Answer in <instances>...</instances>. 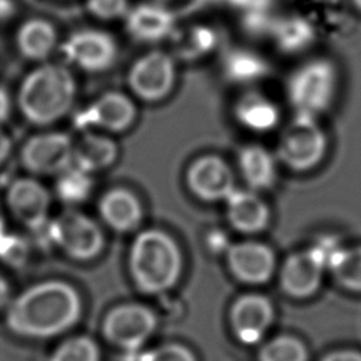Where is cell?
Segmentation results:
<instances>
[{
	"label": "cell",
	"instance_id": "cell-32",
	"mask_svg": "<svg viewBox=\"0 0 361 361\" xmlns=\"http://www.w3.org/2000/svg\"><path fill=\"white\" fill-rule=\"evenodd\" d=\"M89 13L100 20H116L126 17L130 10L128 0H86Z\"/></svg>",
	"mask_w": 361,
	"mask_h": 361
},
{
	"label": "cell",
	"instance_id": "cell-17",
	"mask_svg": "<svg viewBox=\"0 0 361 361\" xmlns=\"http://www.w3.org/2000/svg\"><path fill=\"white\" fill-rule=\"evenodd\" d=\"M324 265L310 251L290 254L281 269L282 289L295 298H306L314 293L322 281Z\"/></svg>",
	"mask_w": 361,
	"mask_h": 361
},
{
	"label": "cell",
	"instance_id": "cell-2",
	"mask_svg": "<svg viewBox=\"0 0 361 361\" xmlns=\"http://www.w3.org/2000/svg\"><path fill=\"white\" fill-rule=\"evenodd\" d=\"M76 97L71 71L59 63H41L20 83L17 106L31 124L45 127L69 113Z\"/></svg>",
	"mask_w": 361,
	"mask_h": 361
},
{
	"label": "cell",
	"instance_id": "cell-29",
	"mask_svg": "<svg viewBox=\"0 0 361 361\" xmlns=\"http://www.w3.org/2000/svg\"><path fill=\"white\" fill-rule=\"evenodd\" d=\"M276 41L286 51H296L312 41V31L300 20L283 21L276 28Z\"/></svg>",
	"mask_w": 361,
	"mask_h": 361
},
{
	"label": "cell",
	"instance_id": "cell-12",
	"mask_svg": "<svg viewBox=\"0 0 361 361\" xmlns=\"http://www.w3.org/2000/svg\"><path fill=\"white\" fill-rule=\"evenodd\" d=\"M155 317L141 305H123L113 309L104 320L106 337L124 348L141 345L152 333Z\"/></svg>",
	"mask_w": 361,
	"mask_h": 361
},
{
	"label": "cell",
	"instance_id": "cell-31",
	"mask_svg": "<svg viewBox=\"0 0 361 361\" xmlns=\"http://www.w3.org/2000/svg\"><path fill=\"white\" fill-rule=\"evenodd\" d=\"M28 258V243L18 234L6 233L0 238V259L11 267L23 265Z\"/></svg>",
	"mask_w": 361,
	"mask_h": 361
},
{
	"label": "cell",
	"instance_id": "cell-40",
	"mask_svg": "<svg viewBox=\"0 0 361 361\" xmlns=\"http://www.w3.org/2000/svg\"><path fill=\"white\" fill-rule=\"evenodd\" d=\"M353 3L355 4V7H357L358 10H361V0H353Z\"/></svg>",
	"mask_w": 361,
	"mask_h": 361
},
{
	"label": "cell",
	"instance_id": "cell-39",
	"mask_svg": "<svg viewBox=\"0 0 361 361\" xmlns=\"http://www.w3.org/2000/svg\"><path fill=\"white\" fill-rule=\"evenodd\" d=\"M7 233V223H6V214H4V204L0 200V238Z\"/></svg>",
	"mask_w": 361,
	"mask_h": 361
},
{
	"label": "cell",
	"instance_id": "cell-19",
	"mask_svg": "<svg viewBox=\"0 0 361 361\" xmlns=\"http://www.w3.org/2000/svg\"><path fill=\"white\" fill-rule=\"evenodd\" d=\"M230 224L243 233H258L268 226L269 209L252 190L234 189L224 200Z\"/></svg>",
	"mask_w": 361,
	"mask_h": 361
},
{
	"label": "cell",
	"instance_id": "cell-3",
	"mask_svg": "<svg viewBox=\"0 0 361 361\" xmlns=\"http://www.w3.org/2000/svg\"><path fill=\"white\" fill-rule=\"evenodd\" d=\"M128 262L133 279L147 293H159L172 288L180 276L183 264L176 241L157 228L137 234Z\"/></svg>",
	"mask_w": 361,
	"mask_h": 361
},
{
	"label": "cell",
	"instance_id": "cell-22",
	"mask_svg": "<svg viewBox=\"0 0 361 361\" xmlns=\"http://www.w3.org/2000/svg\"><path fill=\"white\" fill-rule=\"evenodd\" d=\"M238 166L247 185L252 189H268L276 179L272 154L261 145H247L238 152Z\"/></svg>",
	"mask_w": 361,
	"mask_h": 361
},
{
	"label": "cell",
	"instance_id": "cell-4",
	"mask_svg": "<svg viewBox=\"0 0 361 361\" xmlns=\"http://www.w3.org/2000/svg\"><path fill=\"white\" fill-rule=\"evenodd\" d=\"M337 89L336 66L327 59L300 65L289 78L286 92L296 116L317 118L331 104Z\"/></svg>",
	"mask_w": 361,
	"mask_h": 361
},
{
	"label": "cell",
	"instance_id": "cell-25",
	"mask_svg": "<svg viewBox=\"0 0 361 361\" xmlns=\"http://www.w3.org/2000/svg\"><path fill=\"white\" fill-rule=\"evenodd\" d=\"M330 268L341 286L361 293V245L343 248Z\"/></svg>",
	"mask_w": 361,
	"mask_h": 361
},
{
	"label": "cell",
	"instance_id": "cell-13",
	"mask_svg": "<svg viewBox=\"0 0 361 361\" xmlns=\"http://www.w3.org/2000/svg\"><path fill=\"white\" fill-rule=\"evenodd\" d=\"M227 262L233 275L247 283L267 282L275 269L274 251L259 241H243L230 245Z\"/></svg>",
	"mask_w": 361,
	"mask_h": 361
},
{
	"label": "cell",
	"instance_id": "cell-11",
	"mask_svg": "<svg viewBox=\"0 0 361 361\" xmlns=\"http://www.w3.org/2000/svg\"><path fill=\"white\" fill-rule=\"evenodd\" d=\"M189 189L202 200H226L235 189L234 175L224 159L217 155H203L195 159L186 172Z\"/></svg>",
	"mask_w": 361,
	"mask_h": 361
},
{
	"label": "cell",
	"instance_id": "cell-36",
	"mask_svg": "<svg viewBox=\"0 0 361 361\" xmlns=\"http://www.w3.org/2000/svg\"><path fill=\"white\" fill-rule=\"evenodd\" d=\"M13 141L8 134L0 127V164H3L11 154Z\"/></svg>",
	"mask_w": 361,
	"mask_h": 361
},
{
	"label": "cell",
	"instance_id": "cell-35",
	"mask_svg": "<svg viewBox=\"0 0 361 361\" xmlns=\"http://www.w3.org/2000/svg\"><path fill=\"white\" fill-rule=\"evenodd\" d=\"M11 113V99L4 87H0V127L7 121Z\"/></svg>",
	"mask_w": 361,
	"mask_h": 361
},
{
	"label": "cell",
	"instance_id": "cell-9",
	"mask_svg": "<svg viewBox=\"0 0 361 361\" xmlns=\"http://www.w3.org/2000/svg\"><path fill=\"white\" fill-rule=\"evenodd\" d=\"M66 61L86 72L109 69L117 56V45L111 35L100 30L85 28L71 34L62 44Z\"/></svg>",
	"mask_w": 361,
	"mask_h": 361
},
{
	"label": "cell",
	"instance_id": "cell-34",
	"mask_svg": "<svg viewBox=\"0 0 361 361\" xmlns=\"http://www.w3.org/2000/svg\"><path fill=\"white\" fill-rule=\"evenodd\" d=\"M322 361H361V353L354 350H340L326 355Z\"/></svg>",
	"mask_w": 361,
	"mask_h": 361
},
{
	"label": "cell",
	"instance_id": "cell-15",
	"mask_svg": "<svg viewBox=\"0 0 361 361\" xmlns=\"http://www.w3.org/2000/svg\"><path fill=\"white\" fill-rule=\"evenodd\" d=\"M128 34L137 41L155 42L166 38L175 28V16L159 1L141 3L126 14Z\"/></svg>",
	"mask_w": 361,
	"mask_h": 361
},
{
	"label": "cell",
	"instance_id": "cell-41",
	"mask_svg": "<svg viewBox=\"0 0 361 361\" xmlns=\"http://www.w3.org/2000/svg\"><path fill=\"white\" fill-rule=\"evenodd\" d=\"M154 1H159V3H164V1H168V0H154Z\"/></svg>",
	"mask_w": 361,
	"mask_h": 361
},
{
	"label": "cell",
	"instance_id": "cell-7",
	"mask_svg": "<svg viewBox=\"0 0 361 361\" xmlns=\"http://www.w3.org/2000/svg\"><path fill=\"white\" fill-rule=\"evenodd\" d=\"M20 161L32 176H56L73 164V141L59 131L38 133L24 142Z\"/></svg>",
	"mask_w": 361,
	"mask_h": 361
},
{
	"label": "cell",
	"instance_id": "cell-30",
	"mask_svg": "<svg viewBox=\"0 0 361 361\" xmlns=\"http://www.w3.org/2000/svg\"><path fill=\"white\" fill-rule=\"evenodd\" d=\"M214 42L216 37L212 30L206 27H196L186 35V38H182L179 42V52L188 58L200 56L209 52Z\"/></svg>",
	"mask_w": 361,
	"mask_h": 361
},
{
	"label": "cell",
	"instance_id": "cell-5",
	"mask_svg": "<svg viewBox=\"0 0 361 361\" xmlns=\"http://www.w3.org/2000/svg\"><path fill=\"white\" fill-rule=\"evenodd\" d=\"M45 231L52 244L78 261L93 259L104 247V235L99 224L75 209H66L51 219Z\"/></svg>",
	"mask_w": 361,
	"mask_h": 361
},
{
	"label": "cell",
	"instance_id": "cell-8",
	"mask_svg": "<svg viewBox=\"0 0 361 361\" xmlns=\"http://www.w3.org/2000/svg\"><path fill=\"white\" fill-rule=\"evenodd\" d=\"M6 207L17 223L31 231L45 230L51 220V195L34 176L17 178L8 185Z\"/></svg>",
	"mask_w": 361,
	"mask_h": 361
},
{
	"label": "cell",
	"instance_id": "cell-16",
	"mask_svg": "<svg viewBox=\"0 0 361 361\" xmlns=\"http://www.w3.org/2000/svg\"><path fill=\"white\" fill-rule=\"evenodd\" d=\"M274 316L271 302L261 295H244L231 309V324L237 337L247 343H257Z\"/></svg>",
	"mask_w": 361,
	"mask_h": 361
},
{
	"label": "cell",
	"instance_id": "cell-26",
	"mask_svg": "<svg viewBox=\"0 0 361 361\" xmlns=\"http://www.w3.org/2000/svg\"><path fill=\"white\" fill-rule=\"evenodd\" d=\"M224 68L226 73L238 82L255 80L265 73L264 61L248 51H235L228 54L224 61Z\"/></svg>",
	"mask_w": 361,
	"mask_h": 361
},
{
	"label": "cell",
	"instance_id": "cell-24",
	"mask_svg": "<svg viewBox=\"0 0 361 361\" xmlns=\"http://www.w3.org/2000/svg\"><path fill=\"white\" fill-rule=\"evenodd\" d=\"M92 173L72 164L65 171L56 175L55 195L66 204H79L85 202L92 192Z\"/></svg>",
	"mask_w": 361,
	"mask_h": 361
},
{
	"label": "cell",
	"instance_id": "cell-37",
	"mask_svg": "<svg viewBox=\"0 0 361 361\" xmlns=\"http://www.w3.org/2000/svg\"><path fill=\"white\" fill-rule=\"evenodd\" d=\"M10 295H11L10 285L7 279L0 274V309H3L10 303Z\"/></svg>",
	"mask_w": 361,
	"mask_h": 361
},
{
	"label": "cell",
	"instance_id": "cell-6",
	"mask_svg": "<svg viewBox=\"0 0 361 361\" xmlns=\"http://www.w3.org/2000/svg\"><path fill=\"white\" fill-rule=\"evenodd\" d=\"M327 138L316 118L296 116L281 133L278 158L293 171H309L324 157Z\"/></svg>",
	"mask_w": 361,
	"mask_h": 361
},
{
	"label": "cell",
	"instance_id": "cell-20",
	"mask_svg": "<svg viewBox=\"0 0 361 361\" xmlns=\"http://www.w3.org/2000/svg\"><path fill=\"white\" fill-rule=\"evenodd\" d=\"M16 45L25 59L44 62L58 45V32L48 20L30 18L18 27Z\"/></svg>",
	"mask_w": 361,
	"mask_h": 361
},
{
	"label": "cell",
	"instance_id": "cell-38",
	"mask_svg": "<svg viewBox=\"0 0 361 361\" xmlns=\"http://www.w3.org/2000/svg\"><path fill=\"white\" fill-rule=\"evenodd\" d=\"M14 11V4L11 0H0V20L8 18Z\"/></svg>",
	"mask_w": 361,
	"mask_h": 361
},
{
	"label": "cell",
	"instance_id": "cell-33",
	"mask_svg": "<svg viewBox=\"0 0 361 361\" xmlns=\"http://www.w3.org/2000/svg\"><path fill=\"white\" fill-rule=\"evenodd\" d=\"M141 361H195L192 353L178 344H166L147 353Z\"/></svg>",
	"mask_w": 361,
	"mask_h": 361
},
{
	"label": "cell",
	"instance_id": "cell-18",
	"mask_svg": "<svg viewBox=\"0 0 361 361\" xmlns=\"http://www.w3.org/2000/svg\"><path fill=\"white\" fill-rule=\"evenodd\" d=\"M99 213L110 228L121 233L137 228L142 219L138 197L126 188L107 190L99 200Z\"/></svg>",
	"mask_w": 361,
	"mask_h": 361
},
{
	"label": "cell",
	"instance_id": "cell-1",
	"mask_svg": "<svg viewBox=\"0 0 361 361\" xmlns=\"http://www.w3.org/2000/svg\"><path fill=\"white\" fill-rule=\"evenodd\" d=\"M80 309L79 293L72 285L49 279L30 286L10 302L6 324L21 337L48 338L71 329Z\"/></svg>",
	"mask_w": 361,
	"mask_h": 361
},
{
	"label": "cell",
	"instance_id": "cell-14",
	"mask_svg": "<svg viewBox=\"0 0 361 361\" xmlns=\"http://www.w3.org/2000/svg\"><path fill=\"white\" fill-rule=\"evenodd\" d=\"M135 116V104L128 96L120 92H107L90 103L79 120L83 127L120 133L134 123Z\"/></svg>",
	"mask_w": 361,
	"mask_h": 361
},
{
	"label": "cell",
	"instance_id": "cell-10",
	"mask_svg": "<svg viewBox=\"0 0 361 361\" xmlns=\"http://www.w3.org/2000/svg\"><path fill=\"white\" fill-rule=\"evenodd\" d=\"M175 65L172 58L161 51H152L138 58L128 72L131 90L142 100L164 99L173 87Z\"/></svg>",
	"mask_w": 361,
	"mask_h": 361
},
{
	"label": "cell",
	"instance_id": "cell-28",
	"mask_svg": "<svg viewBox=\"0 0 361 361\" xmlns=\"http://www.w3.org/2000/svg\"><path fill=\"white\" fill-rule=\"evenodd\" d=\"M99 350L89 337H72L63 341L51 355L49 361H97Z\"/></svg>",
	"mask_w": 361,
	"mask_h": 361
},
{
	"label": "cell",
	"instance_id": "cell-21",
	"mask_svg": "<svg viewBox=\"0 0 361 361\" xmlns=\"http://www.w3.org/2000/svg\"><path fill=\"white\" fill-rule=\"evenodd\" d=\"M117 155L116 142L102 134L87 131L73 141V164L90 173L110 166Z\"/></svg>",
	"mask_w": 361,
	"mask_h": 361
},
{
	"label": "cell",
	"instance_id": "cell-23",
	"mask_svg": "<svg viewBox=\"0 0 361 361\" xmlns=\"http://www.w3.org/2000/svg\"><path fill=\"white\" fill-rule=\"evenodd\" d=\"M234 113L240 124L255 133L271 131L279 121L278 107L259 93H247L240 97Z\"/></svg>",
	"mask_w": 361,
	"mask_h": 361
},
{
	"label": "cell",
	"instance_id": "cell-27",
	"mask_svg": "<svg viewBox=\"0 0 361 361\" xmlns=\"http://www.w3.org/2000/svg\"><path fill=\"white\" fill-rule=\"evenodd\" d=\"M259 361H306V350L299 340L281 336L261 350Z\"/></svg>",
	"mask_w": 361,
	"mask_h": 361
}]
</instances>
